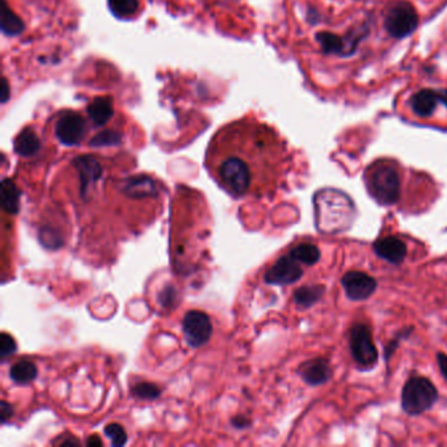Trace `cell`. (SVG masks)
<instances>
[{
  "label": "cell",
  "mask_w": 447,
  "mask_h": 447,
  "mask_svg": "<svg viewBox=\"0 0 447 447\" xmlns=\"http://www.w3.org/2000/svg\"><path fill=\"white\" fill-rule=\"evenodd\" d=\"M109 7L114 15L129 17L138 10V0H109Z\"/></svg>",
  "instance_id": "cell-22"
},
{
  "label": "cell",
  "mask_w": 447,
  "mask_h": 447,
  "mask_svg": "<svg viewBox=\"0 0 447 447\" xmlns=\"http://www.w3.org/2000/svg\"><path fill=\"white\" fill-rule=\"evenodd\" d=\"M439 103L447 107V89H421L411 97L412 110L419 117H430Z\"/></svg>",
  "instance_id": "cell-11"
},
{
  "label": "cell",
  "mask_w": 447,
  "mask_h": 447,
  "mask_svg": "<svg viewBox=\"0 0 447 447\" xmlns=\"http://www.w3.org/2000/svg\"><path fill=\"white\" fill-rule=\"evenodd\" d=\"M299 375L303 380L310 386H320L326 383L331 376L332 370L329 363L324 358H315L311 361L303 363L299 367Z\"/></svg>",
  "instance_id": "cell-13"
},
{
  "label": "cell",
  "mask_w": 447,
  "mask_h": 447,
  "mask_svg": "<svg viewBox=\"0 0 447 447\" xmlns=\"http://www.w3.org/2000/svg\"><path fill=\"white\" fill-rule=\"evenodd\" d=\"M85 133V122L79 113L64 112L55 123V135L63 145H78Z\"/></svg>",
  "instance_id": "cell-10"
},
{
  "label": "cell",
  "mask_w": 447,
  "mask_h": 447,
  "mask_svg": "<svg viewBox=\"0 0 447 447\" xmlns=\"http://www.w3.org/2000/svg\"><path fill=\"white\" fill-rule=\"evenodd\" d=\"M438 399V391L435 385L423 376L411 378L401 391L403 411L411 416H419L429 411Z\"/></svg>",
  "instance_id": "cell-4"
},
{
  "label": "cell",
  "mask_w": 447,
  "mask_h": 447,
  "mask_svg": "<svg viewBox=\"0 0 447 447\" xmlns=\"http://www.w3.org/2000/svg\"><path fill=\"white\" fill-rule=\"evenodd\" d=\"M15 351H16V344H15L12 338L8 333H1V338H0V353H1V357L3 358L4 357H8Z\"/></svg>",
  "instance_id": "cell-25"
},
{
  "label": "cell",
  "mask_w": 447,
  "mask_h": 447,
  "mask_svg": "<svg viewBox=\"0 0 447 447\" xmlns=\"http://www.w3.org/2000/svg\"><path fill=\"white\" fill-rule=\"evenodd\" d=\"M290 256L292 258H295L298 263H302L304 265L313 266L320 260V251L314 244L302 243L291 249Z\"/></svg>",
  "instance_id": "cell-18"
},
{
  "label": "cell",
  "mask_w": 447,
  "mask_h": 447,
  "mask_svg": "<svg viewBox=\"0 0 447 447\" xmlns=\"http://www.w3.org/2000/svg\"><path fill=\"white\" fill-rule=\"evenodd\" d=\"M10 376L16 383H20V385L30 383L37 376L36 365L30 361H19L11 367Z\"/></svg>",
  "instance_id": "cell-19"
},
{
  "label": "cell",
  "mask_w": 447,
  "mask_h": 447,
  "mask_svg": "<svg viewBox=\"0 0 447 447\" xmlns=\"http://www.w3.org/2000/svg\"><path fill=\"white\" fill-rule=\"evenodd\" d=\"M12 410L7 403L1 404V416H3V423H7V420L11 417Z\"/></svg>",
  "instance_id": "cell-27"
},
{
  "label": "cell",
  "mask_w": 447,
  "mask_h": 447,
  "mask_svg": "<svg viewBox=\"0 0 447 447\" xmlns=\"http://www.w3.org/2000/svg\"><path fill=\"white\" fill-rule=\"evenodd\" d=\"M375 254L391 264L399 265L407 257V245L396 236H386L373 245Z\"/></svg>",
  "instance_id": "cell-12"
},
{
  "label": "cell",
  "mask_w": 447,
  "mask_h": 447,
  "mask_svg": "<svg viewBox=\"0 0 447 447\" xmlns=\"http://www.w3.org/2000/svg\"><path fill=\"white\" fill-rule=\"evenodd\" d=\"M88 114L97 126H104L113 116V101L110 97H97L88 107Z\"/></svg>",
  "instance_id": "cell-14"
},
{
  "label": "cell",
  "mask_w": 447,
  "mask_h": 447,
  "mask_svg": "<svg viewBox=\"0 0 447 447\" xmlns=\"http://www.w3.org/2000/svg\"><path fill=\"white\" fill-rule=\"evenodd\" d=\"M182 331L188 344L198 348L209 341L213 326L210 317L205 313L189 311L182 320Z\"/></svg>",
  "instance_id": "cell-7"
},
{
  "label": "cell",
  "mask_w": 447,
  "mask_h": 447,
  "mask_svg": "<svg viewBox=\"0 0 447 447\" xmlns=\"http://www.w3.org/2000/svg\"><path fill=\"white\" fill-rule=\"evenodd\" d=\"M419 15L414 7L408 1L396 3L385 17V28L387 33L394 38H404L411 36L417 29Z\"/></svg>",
  "instance_id": "cell-6"
},
{
  "label": "cell",
  "mask_w": 447,
  "mask_h": 447,
  "mask_svg": "<svg viewBox=\"0 0 447 447\" xmlns=\"http://www.w3.org/2000/svg\"><path fill=\"white\" fill-rule=\"evenodd\" d=\"M326 292V286L323 285H313V286H303L295 291L294 301L298 307L303 310L313 307L319 302Z\"/></svg>",
  "instance_id": "cell-15"
},
{
  "label": "cell",
  "mask_w": 447,
  "mask_h": 447,
  "mask_svg": "<svg viewBox=\"0 0 447 447\" xmlns=\"http://www.w3.org/2000/svg\"><path fill=\"white\" fill-rule=\"evenodd\" d=\"M1 30L6 35H19L23 29L24 25L23 21L7 7V3L3 1V8H1Z\"/></svg>",
  "instance_id": "cell-21"
},
{
  "label": "cell",
  "mask_w": 447,
  "mask_h": 447,
  "mask_svg": "<svg viewBox=\"0 0 447 447\" xmlns=\"http://www.w3.org/2000/svg\"><path fill=\"white\" fill-rule=\"evenodd\" d=\"M369 194L382 206L395 205L401 195V177L398 166L389 160H376L365 172Z\"/></svg>",
  "instance_id": "cell-3"
},
{
  "label": "cell",
  "mask_w": 447,
  "mask_h": 447,
  "mask_svg": "<svg viewBox=\"0 0 447 447\" xmlns=\"http://www.w3.org/2000/svg\"><path fill=\"white\" fill-rule=\"evenodd\" d=\"M135 394L139 396V398H143V399H154V398H157L160 391L157 386L154 385H148V383H141L138 386L135 387Z\"/></svg>",
  "instance_id": "cell-24"
},
{
  "label": "cell",
  "mask_w": 447,
  "mask_h": 447,
  "mask_svg": "<svg viewBox=\"0 0 447 447\" xmlns=\"http://www.w3.org/2000/svg\"><path fill=\"white\" fill-rule=\"evenodd\" d=\"M315 223L323 234H339L349 230L357 216L351 197L339 189L326 188L314 197Z\"/></svg>",
  "instance_id": "cell-2"
},
{
  "label": "cell",
  "mask_w": 447,
  "mask_h": 447,
  "mask_svg": "<svg viewBox=\"0 0 447 447\" xmlns=\"http://www.w3.org/2000/svg\"><path fill=\"white\" fill-rule=\"evenodd\" d=\"M317 41L320 44V46L323 49L324 53L328 54H345V53H351V49L349 42H347L344 38L333 35V33H328V32H322L317 35Z\"/></svg>",
  "instance_id": "cell-16"
},
{
  "label": "cell",
  "mask_w": 447,
  "mask_h": 447,
  "mask_svg": "<svg viewBox=\"0 0 447 447\" xmlns=\"http://www.w3.org/2000/svg\"><path fill=\"white\" fill-rule=\"evenodd\" d=\"M277 150V137L269 128L240 120L216 134L207 148L206 167L231 195L258 194L270 182Z\"/></svg>",
  "instance_id": "cell-1"
},
{
  "label": "cell",
  "mask_w": 447,
  "mask_h": 447,
  "mask_svg": "<svg viewBox=\"0 0 447 447\" xmlns=\"http://www.w3.org/2000/svg\"><path fill=\"white\" fill-rule=\"evenodd\" d=\"M437 362H438V366H439V370L441 373L444 375V378L447 380V356L444 354V353H438L437 354Z\"/></svg>",
  "instance_id": "cell-26"
},
{
  "label": "cell",
  "mask_w": 447,
  "mask_h": 447,
  "mask_svg": "<svg viewBox=\"0 0 447 447\" xmlns=\"http://www.w3.org/2000/svg\"><path fill=\"white\" fill-rule=\"evenodd\" d=\"M105 435H108L113 446H122L126 442V433L121 425L110 423L105 428Z\"/></svg>",
  "instance_id": "cell-23"
},
{
  "label": "cell",
  "mask_w": 447,
  "mask_h": 447,
  "mask_svg": "<svg viewBox=\"0 0 447 447\" xmlns=\"http://www.w3.org/2000/svg\"><path fill=\"white\" fill-rule=\"evenodd\" d=\"M1 202L4 209L8 213L16 214L19 211V200H20V192L17 191V188L15 186L11 180H4L3 182V186H1Z\"/></svg>",
  "instance_id": "cell-20"
},
{
  "label": "cell",
  "mask_w": 447,
  "mask_h": 447,
  "mask_svg": "<svg viewBox=\"0 0 447 447\" xmlns=\"http://www.w3.org/2000/svg\"><path fill=\"white\" fill-rule=\"evenodd\" d=\"M302 276L303 269L299 263L289 254L278 258L276 264L266 272L264 279L269 285L286 286L299 281Z\"/></svg>",
  "instance_id": "cell-9"
},
{
  "label": "cell",
  "mask_w": 447,
  "mask_h": 447,
  "mask_svg": "<svg viewBox=\"0 0 447 447\" xmlns=\"http://www.w3.org/2000/svg\"><path fill=\"white\" fill-rule=\"evenodd\" d=\"M341 285L345 290L347 297L354 302H361L370 298L378 286L374 277L357 270L345 273L341 278Z\"/></svg>",
  "instance_id": "cell-8"
},
{
  "label": "cell",
  "mask_w": 447,
  "mask_h": 447,
  "mask_svg": "<svg viewBox=\"0 0 447 447\" xmlns=\"http://www.w3.org/2000/svg\"><path fill=\"white\" fill-rule=\"evenodd\" d=\"M10 96V92H8V85H7V80L3 79V85H1V100L3 103L7 101V98Z\"/></svg>",
  "instance_id": "cell-28"
},
{
  "label": "cell",
  "mask_w": 447,
  "mask_h": 447,
  "mask_svg": "<svg viewBox=\"0 0 447 447\" xmlns=\"http://www.w3.org/2000/svg\"><path fill=\"white\" fill-rule=\"evenodd\" d=\"M349 345L351 357L361 369L370 370L374 367L378 362V351L369 326L361 323L351 326Z\"/></svg>",
  "instance_id": "cell-5"
},
{
  "label": "cell",
  "mask_w": 447,
  "mask_h": 447,
  "mask_svg": "<svg viewBox=\"0 0 447 447\" xmlns=\"http://www.w3.org/2000/svg\"><path fill=\"white\" fill-rule=\"evenodd\" d=\"M94 444L101 445V441H100V439H97V437L96 438H92V439H89V441H88V445H94Z\"/></svg>",
  "instance_id": "cell-29"
},
{
  "label": "cell",
  "mask_w": 447,
  "mask_h": 447,
  "mask_svg": "<svg viewBox=\"0 0 447 447\" xmlns=\"http://www.w3.org/2000/svg\"><path fill=\"white\" fill-rule=\"evenodd\" d=\"M15 150L21 157H32L40 150V139L36 133L30 129H25L24 132L16 138Z\"/></svg>",
  "instance_id": "cell-17"
}]
</instances>
